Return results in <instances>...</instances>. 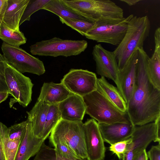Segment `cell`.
Segmentation results:
<instances>
[{"label":"cell","mask_w":160,"mask_h":160,"mask_svg":"<svg viewBox=\"0 0 160 160\" xmlns=\"http://www.w3.org/2000/svg\"><path fill=\"white\" fill-rule=\"evenodd\" d=\"M149 58L143 48L138 49L136 85L127 104V112L135 126L154 122L160 116V90L151 83L147 74Z\"/></svg>","instance_id":"obj_1"},{"label":"cell","mask_w":160,"mask_h":160,"mask_svg":"<svg viewBox=\"0 0 160 160\" xmlns=\"http://www.w3.org/2000/svg\"><path fill=\"white\" fill-rule=\"evenodd\" d=\"M87 42L82 40H64L57 37L42 40L30 46V52L34 55L56 57L77 56L85 51Z\"/></svg>","instance_id":"obj_6"},{"label":"cell","mask_w":160,"mask_h":160,"mask_svg":"<svg viewBox=\"0 0 160 160\" xmlns=\"http://www.w3.org/2000/svg\"><path fill=\"white\" fill-rule=\"evenodd\" d=\"M92 54L97 74L112 80L116 85L119 69L114 52L107 50L98 44L93 47Z\"/></svg>","instance_id":"obj_13"},{"label":"cell","mask_w":160,"mask_h":160,"mask_svg":"<svg viewBox=\"0 0 160 160\" xmlns=\"http://www.w3.org/2000/svg\"><path fill=\"white\" fill-rule=\"evenodd\" d=\"M45 140L34 136L31 124L28 120L26 132L19 146L15 160H28L36 155Z\"/></svg>","instance_id":"obj_17"},{"label":"cell","mask_w":160,"mask_h":160,"mask_svg":"<svg viewBox=\"0 0 160 160\" xmlns=\"http://www.w3.org/2000/svg\"><path fill=\"white\" fill-rule=\"evenodd\" d=\"M8 0H0V28L3 22L5 12Z\"/></svg>","instance_id":"obj_35"},{"label":"cell","mask_w":160,"mask_h":160,"mask_svg":"<svg viewBox=\"0 0 160 160\" xmlns=\"http://www.w3.org/2000/svg\"><path fill=\"white\" fill-rule=\"evenodd\" d=\"M148 158L146 149H144L137 155L133 160H148Z\"/></svg>","instance_id":"obj_36"},{"label":"cell","mask_w":160,"mask_h":160,"mask_svg":"<svg viewBox=\"0 0 160 160\" xmlns=\"http://www.w3.org/2000/svg\"><path fill=\"white\" fill-rule=\"evenodd\" d=\"M72 94L61 82H44L41 88L37 101L49 105L58 104Z\"/></svg>","instance_id":"obj_18"},{"label":"cell","mask_w":160,"mask_h":160,"mask_svg":"<svg viewBox=\"0 0 160 160\" xmlns=\"http://www.w3.org/2000/svg\"><path fill=\"white\" fill-rule=\"evenodd\" d=\"M4 60L3 55L0 53V92H8L4 74V65L3 63Z\"/></svg>","instance_id":"obj_33"},{"label":"cell","mask_w":160,"mask_h":160,"mask_svg":"<svg viewBox=\"0 0 160 160\" xmlns=\"http://www.w3.org/2000/svg\"><path fill=\"white\" fill-rule=\"evenodd\" d=\"M0 160H5L2 146L0 141Z\"/></svg>","instance_id":"obj_40"},{"label":"cell","mask_w":160,"mask_h":160,"mask_svg":"<svg viewBox=\"0 0 160 160\" xmlns=\"http://www.w3.org/2000/svg\"><path fill=\"white\" fill-rule=\"evenodd\" d=\"M1 50L5 60L20 72H28L40 76L45 69L43 62L19 47L3 42Z\"/></svg>","instance_id":"obj_9"},{"label":"cell","mask_w":160,"mask_h":160,"mask_svg":"<svg viewBox=\"0 0 160 160\" xmlns=\"http://www.w3.org/2000/svg\"><path fill=\"white\" fill-rule=\"evenodd\" d=\"M150 22L147 16H133L129 20L125 35L113 51L119 70L122 69L133 53L138 49L143 48L148 37Z\"/></svg>","instance_id":"obj_2"},{"label":"cell","mask_w":160,"mask_h":160,"mask_svg":"<svg viewBox=\"0 0 160 160\" xmlns=\"http://www.w3.org/2000/svg\"><path fill=\"white\" fill-rule=\"evenodd\" d=\"M0 39L6 44L16 47H19L25 44L27 41L23 32L20 30L10 29L3 22L0 28Z\"/></svg>","instance_id":"obj_24"},{"label":"cell","mask_w":160,"mask_h":160,"mask_svg":"<svg viewBox=\"0 0 160 160\" xmlns=\"http://www.w3.org/2000/svg\"><path fill=\"white\" fill-rule=\"evenodd\" d=\"M33 160H62L57 158L54 148L42 143ZM78 160H87L80 159Z\"/></svg>","instance_id":"obj_31"},{"label":"cell","mask_w":160,"mask_h":160,"mask_svg":"<svg viewBox=\"0 0 160 160\" xmlns=\"http://www.w3.org/2000/svg\"><path fill=\"white\" fill-rule=\"evenodd\" d=\"M154 52L149 58L147 67L148 78L152 85L160 90V42H155Z\"/></svg>","instance_id":"obj_22"},{"label":"cell","mask_w":160,"mask_h":160,"mask_svg":"<svg viewBox=\"0 0 160 160\" xmlns=\"http://www.w3.org/2000/svg\"><path fill=\"white\" fill-rule=\"evenodd\" d=\"M60 119L58 104L49 105V110L42 134V139L46 140Z\"/></svg>","instance_id":"obj_26"},{"label":"cell","mask_w":160,"mask_h":160,"mask_svg":"<svg viewBox=\"0 0 160 160\" xmlns=\"http://www.w3.org/2000/svg\"><path fill=\"white\" fill-rule=\"evenodd\" d=\"M42 9L49 11L55 14L59 17V18L87 20L66 7L60 0H50Z\"/></svg>","instance_id":"obj_25"},{"label":"cell","mask_w":160,"mask_h":160,"mask_svg":"<svg viewBox=\"0 0 160 160\" xmlns=\"http://www.w3.org/2000/svg\"><path fill=\"white\" fill-rule=\"evenodd\" d=\"M49 140L54 147L57 158L62 160H78L81 159L62 141L51 138H49Z\"/></svg>","instance_id":"obj_27"},{"label":"cell","mask_w":160,"mask_h":160,"mask_svg":"<svg viewBox=\"0 0 160 160\" xmlns=\"http://www.w3.org/2000/svg\"><path fill=\"white\" fill-rule=\"evenodd\" d=\"M156 124L157 138L158 143L160 141V116L155 121Z\"/></svg>","instance_id":"obj_37"},{"label":"cell","mask_w":160,"mask_h":160,"mask_svg":"<svg viewBox=\"0 0 160 160\" xmlns=\"http://www.w3.org/2000/svg\"><path fill=\"white\" fill-rule=\"evenodd\" d=\"M61 22L76 31L83 36L93 27L94 23L81 19L60 18Z\"/></svg>","instance_id":"obj_28"},{"label":"cell","mask_w":160,"mask_h":160,"mask_svg":"<svg viewBox=\"0 0 160 160\" xmlns=\"http://www.w3.org/2000/svg\"><path fill=\"white\" fill-rule=\"evenodd\" d=\"M50 0H29L19 22V26L25 21H29L34 13L42 8Z\"/></svg>","instance_id":"obj_29"},{"label":"cell","mask_w":160,"mask_h":160,"mask_svg":"<svg viewBox=\"0 0 160 160\" xmlns=\"http://www.w3.org/2000/svg\"><path fill=\"white\" fill-rule=\"evenodd\" d=\"M123 112H127L126 102L117 87L109 83L105 78H98L97 89Z\"/></svg>","instance_id":"obj_21"},{"label":"cell","mask_w":160,"mask_h":160,"mask_svg":"<svg viewBox=\"0 0 160 160\" xmlns=\"http://www.w3.org/2000/svg\"><path fill=\"white\" fill-rule=\"evenodd\" d=\"M4 74L8 92L13 97L11 102L27 107L32 101L33 84L31 79L8 64L5 60Z\"/></svg>","instance_id":"obj_8"},{"label":"cell","mask_w":160,"mask_h":160,"mask_svg":"<svg viewBox=\"0 0 160 160\" xmlns=\"http://www.w3.org/2000/svg\"><path fill=\"white\" fill-rule=\"evenodd\" d=\"M83 129L87 160H104L106 148L98 123L93 119H88L83 123Z\"/></svg>","instance_id":"obj_12"},{"label":"cell","mask_w":160,"mask_h":160,"mask_svg":"<svg viewBox=\"0 0 160 160\" xmlns=\"http://www.w3.org/2000/svg\"><path fill=\"white\" fill-rule=\"evenodd\" d=\"M28 120L14 124L8 128L9 137L11 140H22L23 138L26 131Z\"/></svg>","instance_id":"obj_30"},{"label":"cell","mask_w":160,"mask_h":160,"mask_svg":"<svg viewBox=\"0 0 160 160\" xmlns=\"http://www.w3.org/2000/svg\"><path fill=\"white\" fill-rule=\"evenodd\" d=\"M68 6L77 14L93 23L102 17H124L123 9L109 0L70 1Z\"/></svg>","instance_id":"obj_5"},{"label":"cell","mask_w":160,"mask_h":160,"mask_svg":"<svg viewBox=\"0 0 160 160\" xmlns=\"http://www.w3.org/2000/svg\"><path fill=\"white\" fill-rule=\"evenodd\" d=\"M9 133V128L0 122V141L5 160H15L21 141L10 140Z\"/></svg>","instance_id":"obj_23"},{"label":"cell","mask_w":160,"mask_h":160,"mask_svg":"<svg viewBox=\"0 0 160 160\" xmlns=\"http://www.w3.org/2000/svg\"><path fill=\"white\" fill-rule=\"evenodd\" d=\"M120 1L123 2L127 4L129 6L134 5L139 2L142 1L141 0H120Z\"/></svg>","instance_id":"obj_38"},{"label":"cell","mask_w":160,"mask_h":160,"mask_svg":"<svg viewBox=\"0 0 160 160\" xmlns=\"http://www.w3.org/2000/svg\"><path fill=\"white\" fill-rule=\"evenodd\" d=\"M133 16L131 14L122 18L102 17L94 22L92 28L85 36L98 42L118 46L124 38L128 22Z\"/></svg>","instance_id":"obj_4"},{"label":"cell","mask_w":160,"mask_h":160,"mask_svg":"<svg viewBox=\"0 0 160 160\" xmlns=\"http://www.w3.org/2000/svg\"><path fill=\"white\" fill-rule=\"evenodd\" d=\"M138 49L132 55L126 65L119 70L116 85L127 105L131 98L137 79Z\"/></svg>","instance_id":"obj_14"},{"label":"cell","mask_w":160,"mask_h":160,"mask_svg":"<svg viewBox=\"0 0 160 160\" xmlns=\"http://www.w3.org/2000/svg\"><path fill=\"white\" fill-rule=\"evenodd\" d=\"M9 94L8 92H0V103L7 99Z\"/></svg>","instance_id":"obj_39"},{"label":"cell","mask_w":160,"mask_h":160,"mask_svg":"<svg viewBox=\"0 0 160 160\" xmlns=\"http://www.w3.org/2000/svg\"><path fill=\"white\" fill-rule=\"evenodd\" d=\"M49 108L48 105L42 102L37 101L32 109L27 112L28 115L27 120L31 124L34 136L37 138L42 139Z\"/></svg>","instance_id":"obj_20"},{"label":"cell","mask_w":160,"mask_h":160,"mask_svg":"<svg viewBox=\"0 0 160 160\" xmlns=\"http://www.w3.org/2000/svg\"><path fill=\"white\" fill-rule=\"evenodd\" d=\"M49 138L62 141L79 157L87 160L82 121L69 122L60 119L51 131Z\"/></svg>","instance_id":"obj_7"},{"label":"cell","mask_w":160,"mask_h":160,"mask_svg":"<svg viewBox=\"0 0 160 160\" xmlns=\"http://www.w3.org/2000/svg\"><path fill=\"white\" fill-rule=\"evenodd\" d=\"M131 138L119 141L110 145L109 150L115 154L120 160H121L127 149Z\"/></svg>","instance_id":"obj_32"},{"label":"cell","mask_w":160,"mask_h":160,"mask_svg":"<svg viewBox=\"0 0 160 160\" xmlns=\"http://www.w3.org/2000/svg\"><path fill=\"white\" fill-rule=\"evenodd\" d=\"M29 0H8L3 23L10 29L19 30V22Z\"/></svg>","instance_id":"obj_19"},{"label":"cell","mask_w":160,"mask_h":160,"mask_svg":"<svg viewBox=\"0 0 160 160\" xmlns=\"http://www.w3.org/2000/svg\"><path fill=\"white\" fill-rule=\"evenodd\" d=\"M98 123L104 142L110 145L130 138L135 126L132 123L110 124Z\"/></svg>","instance_id":"obj_16"},{"label":"cell","mask_w":160,"mask_h":160,"mask_svg":"<svg viewBox=\"0 0 160 160\" xmlns=\"http://www.w3.org/2000/svg\"><path fill=\"white\" fill-rule=\"evenodd\" d=\"M131 138V141L121 160H133L151 142H158L155 122L135 126Z\"/></svg>","instance_id":"obj_11"},{"label":"cell","mask_w":160,"mask_h":160,"mask_svg":"<svg viewBox=\"0 0 160 160\" xmlns=\"http://www.w3.org/2000/svg\"><path fill=\"white\" fill-rule=\"evenodd\" d=\"M86 113L99 123H132L127 112H123L97 90L82 97Z\"/></svg>","instance_id":"obj_3"},{"label":"cell","mask_w":160,"mask_h":160,"mask_svg":"<svg viewBox=\"0 0 160 160\" xmlns=\"http://www.w3.org/2000/svg\"><path fill=\"white\" fill-rule=\"evenodd\" d=\"M147 153L150 160H160V143L152 146Z\"/></svg>","instance_id":"obj_34"},{"label":"cell","mask_w":160,"mask_h":160,"mask_svg":"<svg viewBox=\"0 0 160 160\" xmlns=\"http://www.w3.org/2000/svg\"><path fill=\"white\" fill-rule=\"evenodd\" d=\"M61 119L72 122H82L86 113L82 97L72 94L58 104Z\"/></svg>","instance_id":"obj_15"},{"label":"cell","mask_w":160,"mask_h":160,"mask_svg":"<svg viewBox=\"0 0 160 160\" xmlns=\"http://www.w3.org/2000/svg\"><path fill=\"white\" fill-rule=\"evenodd\" d=\"M96 74L87 70L71 69L61 80L67 89L81 97L97 89Z\"/></svg>","instance_id":"obj_10"}]
</instances>
